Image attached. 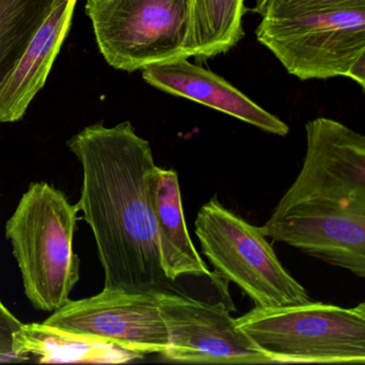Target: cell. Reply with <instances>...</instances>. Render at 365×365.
<instances>
[{"label": "cell", "mask_w": 365, "mask_h": 365, "mask_svg": "<svg viewBox=\"0 0 365 365\" xmlns=\"http://www.w3.org/2000/svg\"><path fill=\"white\" fill-rule=\"evenodd\" d=\"M189 58L153 63L143 69V78L153 88L185 98L230 115L267 133L286 136L289 127L250 99L230 82Z\"/></svg>", "instance_id": "11"}, {"label": "cell", "mask_w": 365, "mask_h": 365, "mask_svg": "<svg viewBox=\"0 0 365 365\" xmlns=\"http://www.w3.org/2000/svg\"><path fill=\"white\" fill-rule=\"evenodd\" d=\"M302 168L272 215L298 204L365 209V138L339 121H307Z\"/></svg>", "instance_id": "7"}, {"label": "cell", "mask_w": 365, "mask_h": 365, "mask_svg": "<svg viewBox=\"0 0 365 365\" xmlns=\"http://www.w3.org/2000/svg\"><path fill=\"white\" fill-rule=\"evenodd\" d=\"M54 0H0V81L11 70Z\"/></svg>", "instance_id": "16"}, {"label": "cell", "mask_w": 365, "mask_h": 365, "mask_svg": "<svg viewBox=\"0 0 365 365\" xmlns=\"http://www.w3.org/2000/svg\"><path fill=\"white\" fill-rule=\"evenodd\" d=\"M82 165L78 210L93 230L104 289L160 292L170 287L160 259L150 143L129 121L84 128L67 143Z\"/></svg>", "instance_id": "1"}, {"label": "cell", "mask_w": 365, "mask_h": 365, "mask_svg": "<svg viewBox=\"0 0 365 365\" xmlns=\"http://www.w3.org/2000/svg\"><path fill=\"white\" fill-rule=\"evenodd\" d=\"M0 303H3V302H1V299H0Z\"/></svg>", "instance_id": "20"}, {"label": "cell", "mask_w": 365, "mask_h": 365, "mask_svg": "<svg viewBox=\"0 0 365 365\" xmlns=\"http://www.w3.org/2000/svg\"><path fill=\"white\" fill-rule=\"evenodd\" d=\"M260 230L274 241L365 277V209L304 202L271 215Z\"/></svg>", "instance_id": "10"}, {"label": "cell", "mask_w": 365, "mask_h": 365, "mask_svg": "<svg viewBox=\"0 0 365 365\" xmlns=\"http://www.w3.org/2000/svg\"><path fill=\"white\" fill-rule=\"evenodd\" d=\"M346 78L354 81L360 85L361 88L365 87V54L362 55L354 65L350 67Z\"/></svg>", "instance_id": "19"}, {"label": "cell", "mask_w": 365, "mask_h": 365, "mask_svg": "<svg viewBox=\"0 0 365 365\" xmlns=\"http://www.w3.org/2000/svg\"><path fill=\"white\" fill-rule=\"evenodd\" d=\"M256 38L299 80L346 78L365 54V8L262 19Z\"/></svg>", "instance_id": "6"}, {"label": "cell", "mask_w": 365, "mask_h": 365, "mask_svg": "<svg viewBox=\"0 0 365 365\" xmlns=\"http://www.w3.org/2000/svg\"><path fill=\"white\" fill-rule=\"evenodd\" d=\"M195 235L220 277L238 286L256 307H282L311 300L284 268L262 230L225 208L217 196L200 207Z\"/></svg>", "instance_id": "4"}, {"label": "cell", "mask_w": 365, "mask_h": 365, "mask_svg": "<svg viewBox=\"0 0 365 365\" xmlns=\"http://www.w3.org/2000/svg\"><path fill=\"white\" fill-rule=\"evenodd\" d=\"M76 1L54 0L50 14L24 52L0 81V123L21 120L36 96L43 88L69 33Z\"/></svg>", "instance_id": "12"}, {"label": "cell", "mask_w": 365, "mask_h": 365, "mask_svg": "<svg viewBox=\"0 0 365 365\" xmlns=\"http://www.w3.org/2000/svg\"><path fill=\"white\" fill-rule=\"evenodd\" d=\"M158 292L103 289L89 298L68 301L43 324L100 339L138 356L162 354L168 334Z\"/></svg>", "instance_id": "8"}, {"label": "cell", "mask_w": 365, "mask_h": 365, "mask_svg": "<svg viewBox=\"0 0 365 365\" xmlns=\"http://www.w3.org/2000/svg\"><path fill=\"white\" fill-rule=\"evenodd\" d=\"M78 211L63 192L35 182L6 224L25 294L40 311L63 307L80 279V258L73 251Z\"/></svg>", "instance_id": "2"}, {"label": "cell", "mask_w": 365, "mask_h": 365, "mask_svg": "<svg viewBox=\"0 0 365 365\" xmlns=\"http://www.w3.org/2000/svg\"><path fill=\"white\" fill-rule=\"evenodd\" d=\"M100 53L127 72L189 58L190 0H87Z\"/></svg>", "instance_id": "5"}, {"label": "cell", "mask_w": 365, "mask_h": 365, "mask_svg": "<svg viewBox=\"0 0 365 365\" xmlns=\"http://www.w3.org/2000/svg\"><path fill=\"white\" fill-rule=\"evenodd\" d=\"M16 354L40 363H120L138 354L110 343L42 324H22L14 335Z\"/></svg>", "instance_id": "14"}, {"label": "cell", "mask_w": 365, "mask_h": 365, "mask_svg": "<svg viewBox=\"0 0 365 365\" xmlns=\"http://www.w3.org/2000/svg\"><path fill=\"white\" fill-rule=\"evenodd\" d=\"M151 202L166 279L175 282L183 275L213 279L215 275L200 257L187 230L176 170L155 166L151 178Z\"/></svg>", "instance_id": "13"}, {"label": "cell", "mask_w": 365, "mask_h": 365, "mask_svg": "<svg viewBox=\"0 0 365 365\" xmlns=\"http://www.w3.org/2000/svg\"><path fill=\"white\" fill-rule=\"evenodd\" d=\"M352 8H365V0H257L253 11L262 19H289Z\"/></svg>", "instance_id": "17"}, {"label": "cell", "mask_w": 365, "mask_h": 365, "mask_svg": "<svg viewBox=\"0 0 365 365\" xmlns=\"http://www.w3.org/2000/svg\"><path fill=\"white\" fill-rule=\"evenodd\" d=\"M187 56L208 59L227 53L245 36V0H190Z\"/></svg>", "instance_id": "15"}, {"label": "cell", "mask_w": 365, "mask_h": 365, "mask_svg": "<svg viewBox=\"0 0 365 365\" xmlns=\"http://www.w3.org/2000/svg\"><path fill=\"white\" fill-rule=\"evenodd\" d=\"M236 326L271 363L365 364V303L254 307Z\"/></svg>", "instance_id": "3"}, {"label": "cell", "mask_w": 365, "mask_h": 365, "mask_svg": "<svg viewBox=\"0 0 365 365\" xmlns=\"http://www.w3.org/2000/svg\"><path fill=\"white\" fill-rule=\"evenodd\" d=\"M22 324L3 303H0V362H25L29 360L16 354L14 348V333Z\"/></svg>", "instance_id": "18"}, {"label": "cell", "mask_w": 365, "mask_h": 365, "mask_svg": "<svg viewBox=\"0 0 365 365\" xmlns=\"http://www.w3.org/2000/svg\"><path fill=\"white\" fill-rule=\"evenodd\" d=\"M168 360L195 364H271L237 328L225 304L198 300L170 286L160 290Z\"/></svg>", "instance_id": "9"}]
</instances>
